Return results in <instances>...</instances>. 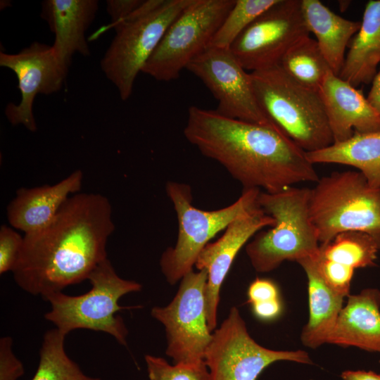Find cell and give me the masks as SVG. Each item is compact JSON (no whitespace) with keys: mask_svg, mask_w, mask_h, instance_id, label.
Here are the masks:
<instances>
[{"mask_svg":"<svg viewBox=\"0 0 380 380\" xmlns=\"http://www.w3.org/2000/svg\"><path fill=\"white\" fill-rule=\"evenodd\" d=\"M12 343L10 336L0 339V380H17L25 372L23 365L12 351Z\"/></svg>","mask_w":380,"mask_h":380,"instance_id":"1f68e13d","label":"cell"},{"mask_svg":"<svg viewBox=\"0 0 380 380\" xmlns=\"http://www.w3.org/2000/svg\"><path fill=\"white\" fill-rule=\"evenodd\" d=\"M278 361L313 363L304 350H275L259 345L236 307L213 331L204 354L211 380H258L266 367Z\"/></svg>","mask_w":380,"mask_h":380,"instance_id":"30bf717a","label":"cell"},{"mask_svg":"<svg viewBox=\"0 0 380 380\" xmlns=\"http://www.w3.org/2000/svg\"><path fill=\"white\" fill-rule=\"evenodd\" d=\"M334 142L380 131V115L361 90L329 70L319 89Z\"/></svg>","mask_w":380,"mask_h":380,"instance_id":"2e32d148","label":"cell"},{"mask_svg":"<svg viewBox=\"0 0 380 380\" xmlns=\"http://www.w3.org/2000/svg\"><path fill=\"white\" fill-rule=\"evenodd\" d=\"M114 230L112 206L105 196L72 195L48 225L23 236L12 271L15 281L44 298L88 279L108 258L106 244Z\"/></svg>","mask_w":380,"mask_h":380,"instance_id":"6da1fadb","label":"cell"},{"mask_svg":"<svg viewBox=\"0 0 380 380\" xmlns=\"http://www.w3.org/2000/svg\"><path fill=\"white\" fill-rule=\"evenodd\" d=\"M247 296L251 304L279 298L276 284L268 279L256 278L248 286Z\"/></svg>","mask_w":380,"mask_h":380,"instance_id":"d6a6232c","label":"cell"},{"mask_svg":"<svg viewBox=\"0 0 380 380\" xmlns=\"http://www.w3.org/2000/svg\"><path fill=\"white\" fill-rule=\"evenodd\" d=\"M0 66L12 70L18 79L21 99L9 103L4 113L13 125H22L31 132L37 129L33 103L38 94L59 91L68 72L57 59L52 46L39 42L32 43L16 53H0Z\"/></svg>","mask_w":380,"mask_h":380,"instance_id":"5bb4252c","label":"cell"},{"mask_svg":"<svg viewBox=\"0 0 380 380\" xmlns=\"http://www.w3.org/2000/svg\"><path fill=\"white\" fill-rule=\"evenodd\" d=\"M309 194L310 188L294 186L274 194L260 192L258 203L274 224L246 244L256 272H269L286 260L298 262L317 255L320 243L309 215Z\"/></svg>","mask_w":380,"mask_h":380,"instance_id":"277c9868","label":"cell"},{"mask_svg":"<svg viewBox=\"0 0 380 380\" xmlns=\"http://www.w3.org/2000/svg\"><path fill=\"white\" fill-rule=\"evenodd\" d=\"M306 154L314 165L335 163L354 167L372 186L380 189V131L355 133L346 141Z\"/></svg>","mask_w":380,"mask_h":380,"instance_id":"603a6c76","label":"cell"},{"mask_svg":"<svg viewBox=\"0 0 380 380\" xmlns=\"http://www.w3.org/2000/svg\"><path fill=\"white\" fill-rule=\"evenodd\" d=\"M315 256L297 262L306 274L309 303V318L303 328L300 339L305 346L312 349L327 343L343 308L344 298L326 284L318 271Z\"/></svg>","mask_w":380,"mask_h":380,"instance_id":"ffe728a7","label":"cell"},{"mask_svg":"<svg viewBox=\"0 0 380 380\" xmlns=\"http://www.w3.org/2000/svg\"><path fill=\"white\" fill-rule=\"evenodd\" d=\"M274 224V218L258 205L232 221L224 234L217 241L208 243L199 254L194 267L208 272L205 300L208 324L212 332L217 327L220 288L237 253L258 232Z\"/></svg>","mask_w":380,"mask_h":380,"instance_id":"9a60e30c","label":"cell"},{"mask_svg":"<svg viewBox=\"0 0 380 380\" xmlns=\"http://www.w3.org/2000/svg\"><path fill=\"white\" fill-rule=\"evenodd\" d=\"M343 380H380V374L372 371L346 370L341 373Z\"/></svg>","mask_w":380,"mask_h":380,"instance_id":"d590c367","label":"cell"},{"mask_svg":"<svg viewBox=\"0 0 380 380\" xmlns=\"http://www.w3.org/2000/svg\"><path fill=\"white\" fill-rule=\"evenodd\" d=\"M250 76L262 112L303 151H316L334 142L318 90L296 81L279 64Z\"/></svg>","mask_w":380,"mask_h":380,"instance_id":"3957f363","label":"cell"},{"mask_svg":"<svg viewBox=\"0 0 380 380\" xmlns=\"http://www.w3.org/2000/svg\"><path fill=\"white\" fill-rule=\"evenodd\" d=\"M380 252V235L345 232L320 244L318 255L354 270L376 265Z\"/></svg>","mask_w":380,"mask_h":380,"instance_id":"cb8c5ba5","label":"cell"},{"mask_svg":"<svg viewBox=\"0 0 380 380\" xmlns=\"http://www.w3.org/2000/svg\"><path fill=\"white\" fill-rule=\"evenodd\" d=\"M327 343L380 353V291L367 288L349 295Z\"/></svg>","mask_w":380,"mask_h":380,"instance_id":"d6986e66","label":"cell"},{"mask_svg":"<svg viewBox=\"0 0 380 380\" xmlns=\"http://www.w3.org/2000/svg\"><path fill=\"white\" fill-rule=\"evenodd\" d=\"M349 4H350L349 1H338V5H339L341 11H346L347 8L348 7Z\"/></svg>","mask_w":380,"mask_h":380,"instance_id":"8d00e7d4","label":"cell"},{"mask_svg":"<svg viewBox=\"0 0 380 380\" xmlns=\"http://www.w3.org/2000/svg\"><path fill=\"white\" fill-rule=\"evenodd\" d=\"M191 0H147L113 27L115 34L101 60L106 78L122 101L132 94L138 74L165 31Z\"/></svg>","mask_w":380,"mask_h":380,"instance_id":"8992f818","label":"cell"},{"mask_svg":"<svg viewBox=\"0 0 380 380\" xmlns=\"http://www.w3.org/2000/svg\"><path fill=\"white\" fill-rule=\"evenodd\" d=\"M306 27L316 42L331 70L339 76L346 49L360 27V22L344 18L319 0H301Z\"/></svg>","mask_w":380,"mask_h":380,"instance_id":"44dd1931","label":"cell"},{"mask_svg":"<svg viewBox=\"0 0 380 380\" xmlns=\"http://www.w3.org/2000/svg\"><path fill=\"white\" fill-rule=\"evenodd\" d=\"M235 0H191L167 27L142 72L163 82L180 72L203 52Z\"/></svg>","mask_w":380,"mask_h":380,"instance_id":"9c48e42d","label":"cell"},{"mask_svg":"<svg viewBox=\"0 0 380 380\" xmlns=\"http://www.w3.org/2000/svg\"><path fill=\"white\" fill-rule=\"evenodd\" d=\"M82 181L83 172L77 170L55 184L18 189L6 208L9 224L25 234L42 229L68 198L80 191Z\"/></svg>","mask_w":380,"mask_h":380,"instance_id":"ac0fdd59","label":"cell"},{"mask_svg":"<svg viewBox=\"0 0 380 380\" xmlns=\"http://www.w3.org/2000/svg\"><path fill=\"white\" fill-rule=\"evenodd\" d=\"M254 315L260 320L270 321L277 318L282 311L280 298L251 304Z\"/></svg>","mask_w":380,"mask_h":380,"instance_id":"836d02e7","label":"cell"},{"mask_svg":"<svg viewBox=\"0 0 380 380\" xmlns=\"http://www.w3.org/2000/svg\"><path fill=\"white\" fill-rule=\"evenodd\" d=\"M143 1V0H108L106 1V11L111 21L108 25L102 26L96 31L90 37V40L96 39L109 29H113L115 26L132 14Z\"/></svg>","mask_w":380,"mask_h":380,"instance_id":"4dcf8cb0","label":"cell"},{"mask_svg":"<svg viewBox=\"0 0 380 380\" xmlns=\"http://www.w3.org/2000/svg\"><path fill=\"white\" fill-rule=\"evenodd\" d=\"M367 99L380 115V67L372 82V87Z\"/></svg>","mask_w":380,"mask_h":380,"instance_id":"e575fe53","label":"cell"},{"mask_svg":"<svg viewBox=\"0 0 380 380\" xmlns=\"http://www.w3.org/2000/svg\"><path fill=\"white\" fill-rule=\"evenodd\" d=\"M184 135L243 187L279 192L319 177L306 152L274 125L233 119L191 106Z\"/></svg>","mask_w":380,"mask_h":380,"instance_id":"7a4b0ae2","label":"cell"},{"mask_svg":"<svg viewBox=\"0 0 380 380\" xmlns=\"http://www.w3.org/2000/svg\"><path fill=\"white\" fill-rule=\"evenodd\" d=\"M319 272L326 284L343 297L349 296L355 270L343 264L319 257H315Z\"/></svg>","mask_w":380,"mask_h":380,"instance_id":"f1b7e54d","label":"cell"},{"mask_svg":"<svg viewBox=\"0 0 380 380\" xmlns=\"http://www.w3.org/2000/svg\"><path fill=\"white\" fill-rule=\"evenodd\" d=\"M379 362H380V360H379Z\"/></svg>","mask_w":380,"mask_h":380,"instance_id":"74e56055","label":"cell"},{"mask_svg":"<svg viewBox=\"0 0 380 380\" xmlns=\"http://www.w3.org/2000/svg\"><path fill=\"white\" fill-rule=\"evenodd\" d=\"M66 334L55 328L43 337L37 369L31 380H101L86 375L65 350Z\"/></svg>","mask_w":380,"mask_h":380,"instance_id":"484cf974","label":"cell"},{"mask_svg":"<svg viewBox=\"0 0 380 380\" xmlns=\"http://www.w3.org/2000/svg\"><path fill=\"white\" fill-rule=\"evenodd\" d=\"M165 191L176 213L178 234L175 246L168 247L161 255L160 267L167 281L175 284L193 270L199 254L217 233L258 206L261 191L243 189L235 202L214 210L194 207L191 189L187 184L167 182Z\"/></svg>","mask_w":380,"mask_h":380,"instance_id":"52a82bcc","label":"cell"},{"mask_svg":"<svg viewBox=\"0 0 380 380\" xmlns=\"http://www.w3.org/2000/svg\"><path fill=\"white\" fill-rule=\"evenodd\" d=\"M145 361L150 380H211L205 362L170 365L165 359L151 355H145Z\"/></svg>","mask_w":380,"mask_h":380,"instance_id":"83f0119b","label":"cell"},{"mask_svg":"<svg viewBox=\"0 0 380 380\" xmlns=\"http://www.w3.org/2000/svg\"><path fill=\"white\" fill-rule=\"evenodd\" d=\"M379 63L380 0H370L365 6L360 27L349 43L339 77L355 87L369 84Z\"/></svg>","mask_w":380,"mask_h":380,"instance_id":"7402d4cb","label":"cell"},{"mask_svg":"<svg viewBox=\"0 0 380 380\" xmlns=\"http://www.w3.org/2000/svg\"><path fill=\"white\" fill-rule=\"evenodd\" d=\"M186 69L210 91L218 102L215 110L220 115L276 126L257 101L250 72L241 66L230 49L208 47Z\"/></svg>","mask_w":380,"mask_h":380,"instance_id":"4fadbf2b","label":"cell"},{"mask_svg":"<svg viewBox=\"0 0 380 380\" xmlns=\"http://www.w3.org/2000/svg\"><path fill=\"white\" fill-rule=\"evenodd\" d=\"M278 0H235L209 46L230 49L237 37L261 14Z\"/></svg>","mask_w":380,"mask_h":380,"instance_id":"4316f807","label":"cell"},{"mask_svg":"<svg viewBox=\"0 0 380 380\" xmlns=\"http://www.w3.org/2000/svg\"><path fill=\"white\" fill-rule=\"evenodd\" d=\"M23 236L5 224L0 228V274L12 272L18 261Z\"/></svg>","mask_w":380,"mask_h":380,"instance_id":"f546056e","label":"cell"},{"mask_svg":"<svg viewBox=\"0 0 380 380\" xmlns=\"http://www.w3.org/2000/svg\"><path fill=\"white\" fill-rule=\"evenodd\" d=\"M308 35L301 0H278L237 37L230 50L251 72L279 64L285 52Z\"/></svg>","mask_w":380,"mask_h":380,"instance_id":"7c38bea8","label":"cell"},{"mask_svg":"<svg viewBox=\"0 0 380 380\" xmlns=\"http://www.w3.org/2000/svg\"><path fill=\"white\" fill-rule=\"evenodd\" d=\"M279 64L296 81L318 91L326 74L331 70L316 40L310 35L295 42Z\"/></svg>","mask_w":380,"mask_h":380,"instance_id":"d4e9b609","label":"cell"},{"mask_svg":"<svg viewBox=\"0 0 380 380\" xmlns=\"http://www.w3.org/2000/svg\"><path fill=\"white\" fill-rule=\"evenodd\" d=\"M91 287L80 296L56 292L43 299L49 301L50 310L44 315L47 321L68 334L85 329L107 333L122 346H127V329L116 312L125 308L118 304L125 295L141 291L139 282L121 278L110 261L106 258L89 277Z\"/></svg>","mask_w":380,"mask_h":380,"instance_id":"ba28073f","label":"cell"},{"mask_svg":"<svg viewBox=\"0 0 380 380\" xmlns=\"http://www.w3.org/2000/svg\"><path fill=\"white\" fill-rule=\"evenodd\" d=\"M205 270L185 274L172 301L165 307L152 308L151 316L165 328V353L175 364L204 362V354L211 338L208 324Z\"/></svg>","mask_w":380,"mask_h":380,"instance_id":"8fae6325","label":"cell"},{"mask_svg":"<svg viewBox=\"0 0 380 380\" xmlns=\"http://www.w3.org/2000/svg\"><path fill=\"white\" fill-rule=\"evenodd\" d=\"M308 208L320 244L345 232L380 235V189L359 171L319 177L310 188Z\"/></svg>","mask_w":380,"mask_h":380,"instance_id":"5b68a950","label":"cell"},{"mask_svg":"<svg viewBox=\"0 0 380 380\" xmlns=\"http://www.w3.org/2000/svg\"><path fill=\"white\" fill-rule=\"evenodd\" d=\"M97 0H44L41 17L55 36L54 53L63 66L68 69L72 56L77 53L90 55L85 32L99 10Z\"/></svg>","mask_w":380,"mask_h":380,"instance_id":"e0dca14e","label":"cell"}]
</instances>
